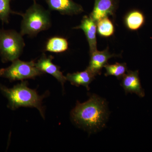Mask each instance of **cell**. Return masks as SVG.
Instances as JSON below:
<instances>
[{
    "label": "cell",
    "mask_w": 152,
    "mask_h": 152,
    "mask_svg": "<svg viewBox=\"0 0 152 152\" xmlns=\"http://www.w3.org/2000/svg\"><path fill=\"white\" fill-rule=\"evenodd\" d=\"M107 114L105 101L94 94L85 102H78L71 115L76 124L88 130L96 131L104 126Z\"/></svg>",
    "instance_id": "cell-1"
},
{
    "label": "cell",
    "mask_w": 152,
    "mask_h": 152,
    "mask_svg": "<svg viewBox=\"0 0 152 152\" xmlns=\"http://www.w3.org/2000/svg\"><path fill=\"white\" fill-rule=\"evenodd\" d=\"M26 81H22L20 83L10 88L0 84V92L8 100V107L15 110L20 107H35L39 110L41 116L45 118V112L42 105L44 96H39L37 91L28 86Z\"/></svg>",
    "instance_id": "cell-2"
},
{
    "label": "cell",
    "mask_w": 152,
    "mask_h": 152,
    "mask_svg": "<svg viewBox=\"0 0 152 152\" xmlns=\"http://www.w3.org/2000/svg\"><path fill=\"white\" fill-rule=\"evenodd\" d=\"M23 17L20 26L22 36L27 35L34 37L42 31L50 27V15L49 11L34 1V4L27 10L25 13L14 12Z\"/></svg>",
    "instance_id": "cell-3"
},
{
    "label": "cell",
    "mask_w": 152,
    "mask_h": 152,
    "mask_svg": "<svg viewBox=\"0 0 152 152\" xmlns=\"http://www.w3.org/2000/svg\"><path fill=\"white\" fill-rule=\"evenodd\" d=\"M23 37L15 30L0 29V56L3 63L18 59L25 46Z\"/></svg>",
    "instance_id": "cell-4"
},
{
    "label": "cell",
    "mask_w": 152,
    "mask_h": 152,
    "mask_svg": "<svg viewBox=\"0 0 152 152\" xmlns=\"http://www.w3.org/2000/svg\"><path fill=\"white\" fill-rule=\"evenodd\" d=\"M12 62L8 67L0 69V77L12 82L34 79L43 74L37 67L34 61H23L18 59Z\"/></svg>",
    "instance_id": "cell-5"
},
{
    "label": "cell",
    "mask_w": 152,
    "mask_h": 152,
    "mask_svg": "<svg viewBox=\"0 0 152 152\" xmlns=\"http://www.w3.org/2000/svg\"><path fill=\"white\" fill-rule=\"evenodd\" d=\"M49 9L56 11L62 15H78L84 12L81 5L73 0H45Z\"/></svg>",
    "instance_id": "cell-6"
},
{
    "label": "cell",
    "mask_w": 152,
    "mask_h": 152,
    "mask_svg": "<svg viewBox=\"0 0 152 152\" xmlns=\"http://www.w3.org/2000/svg\"><path fill=\"white\" fill-rule=\"evenodd\" d=\"M90 61L88 68L95 76L101 75L103 68L108 64V61L113 57H118L119 55L111 54L107 48L103 51L97 50L90 53Z\"/></svg>",
    "instance_id": "cell-7"
},
{
    "label": "cell",
    "mask_w": 152,
    "mask_h": 152,
    "mask_svg": "<svg viewBox=\"0 0 152 152\" xmlns=\"http://www.w3.org/2000/svg\"><path fill=\"white\" fill-rule=\"evenodd\" d=\"M53 57L52 56L48 57L45 54L36 62V66L42 72L46 73L51 75L58 80L64 87V84L67 80L65 76L63 75L60 71L59 67L56 65L52 62Z\"/></svg>",
    "instance_id": "cell-8"
},
{
    "label": "cell",
    "mask_w": 152,
    "mask_h": 152,
    "mask_svg": "<svg viewBox=\"0 0 152 152\" xmlns=\"http://www.w3.org/2000/svg\"><path fill=\"white\" fill-rule=\"evenodd\" d=\"M121 79V86L126 94L134 93L140 97L145 96V91L141 85L138 71L128 70Z\"/></svg>",
    "instance_id": "cell-9"
},
{
    "label": "cell",
    "mask_w": 152,
    "mask_h": 152,
    "mask_svg": "<svg viewBox=\"0 0 152 152\" xmlns=\"http://www.w3.org/2000/svg\"><path fill=\"white\" fill-rule=\"evenodd\" d=\"M73 28L81 29L83 31L88 43L90 53L97 50L96 22H95L90 16H84L82 19L80 24Z\"/></svg>",
    "instance_id": "cell-10"
},
{
    "label": "cell",
    "mask_w": 152,
    "mask_h": 152,
    "mask_svg": "<svg viewBox=\"0 0 152 152\" xmlns=\"http://www.w3.org/2000/svg\"><path fill=\"white\" fill-rule=\"evenodd\" d=\"M116 8L115 0H95L94 9L89 16L97 23L101 19L113 15Z\"/></svg>",
    "instance_id": "cell-11"
},
{
    "label": "cell",
    "mask_w": 152,
    "mask_h": 152,
    "mask_svg": "<svg viewBox=\"0 0 152 152\" xmlns=\"http://www.w3.org/2000/svg\"><path fill=\"white\" fill-rule=\"evenodd\" d=\"M95 76L87 68L86 70L83 72L68 74L66 77L71 84L77 87L83 86L86 87L87 90H89V85L94 80Z\"/></svg>",
    "instance_id": "cell-12"
},
{
    "label": "cell",
    "mask_w": 152,
    "mask_h": 152,
    "mask_svg": "<svg viewBox=\"0 0 152 152\" xmlns=\"http://www.w3.org/2000/svg\"><path fill=\"white\" fill-rule=\"evenodd\" d=\"M145 19L144 14L140 10H134L129 12L125 17L126 26L131 31L140 29L145 23Z\"/></svg>",
    "instance_id": "cell-13"
},
{
    "label": "cell",
    "mask_w": 152,
    "mask_h": 152,
    "mask_svg": "<svg viewBox=\"0 0 152 152\" xmlns=\"http://www.w3.org/2000/svg\"><path fill=\"white\" fill-rule=\"evenodd\" d=\"M68 48L69 43L66 39L62 37H55L49 39L46 44L45 50L58 53L66 51Z\"/></svg>",
    "instance_id": "cell-14"
},
{
    "label": "cell",
    "mask_w": 152,
    "mask_h": 152,
    "mask_svg": "<svg viewBox=\"0 0 152 152\" xmlns=\"http://www.w3.org/2000/svg\"><path fill=\"white\" fill-rule=\"evenodd\" d=\"M97 32L99 35L103 37H109L115 32V27L108 17L104 18L96 23Z\"/></svg>",
    "instance_id": "cell-15"
},
{
    "label": "cell",
    "mask_w": 152,
    "mask_h": 152,
    "mask_svg": "<svg viewBox=\"0 0 152 152\" xmlns=\"http://www.w3.org/2000/svg\"><path fill=\"white\" fill-rule=\"evenodd\" d=\"M106 72L105 76H113L120 80L126 74L128 71L127 66L126 63H116L113 64H107L104 66Z\"/></svg>",
    "instance_id": "cell-16"
},
{
    "label": "cell",
    "mask_w": 152,
    "mask_h": 152,
    "mask_svg": "<svg viewBox=\"0 0 152 152\" xmlns=\"http://www.w3.org/2000/svg\"><path fill=\"white\" fill-rule=\"evenodd\" d=\"M12 0H0V20L3 23H8L9 18L14 12L11 10L10 2Z\"/></svg>",
    "instance_id": "cell-17"
},
{
    "label": "cell",
    "mask_w": 152,
    "mask_h": 152,
    "mask_svg": "<svg viewBox=\"0 0 152 152\" xmlns=\"http://www.w3.org/2000/svg\"><path fill=\"white\" fill-rule=\"evenodd\" d=\"M34 1H36L35 0H34Z\"/></svg>",
    "instance_id": "cell-18"
}]
</instances>
